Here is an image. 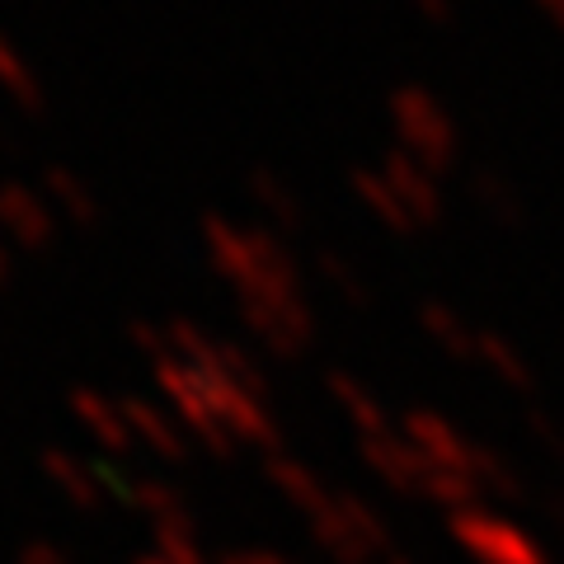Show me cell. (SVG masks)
<instances>
[{
    "instance_id": "cell-1",
    "label": "cell",
    "mask_w": 564,
    "mask_h": 564,
    "mask_svg": "<svg viewBox=\"0 0 564 564\" xmlns=\"http://www.w3.org/2000/svg\"><path fill=\"white\" fill-rule=\"evenodd\" d=\"M203 245L212 269L240 292V302L302 296V269L269 226H231L221 217H203Z\"/></svg>"
},
{
    "instance_id": "cell-2",
    "label": "cell",
    "mask_w": 564,
    "mask_h": 564,
    "mask_svg": "<svg viewBox=\"0 0 564 564\" xmlns=\"http://www.w3.org/2000/svg\"><path fill=\"white\" fill-rule=\"evenodd\" d=\"M391 122L400 137V151H410L419 165H429L433 174H447L456 165V122L443 109V99L429 95L423 85H400L391 90Z\"/></svg>"
},
{
    "instance_id": "cell-3",
    "label": "cell",
    "mask_w": 564,
    "mask_h": 564,
    "mask_svg": "<svg viewBox=\"0 0 564 564\" xmlns=\"http://www.w3.org/2000/svg\"><path fill=\"white\" fill-rule=\"evenodd\" d=\"M240 321L250 325L254 339L269 352H278V358L306 352L311 334H315V315L302 296H254V302H240Z\"/></svg>"
},
{
    "instance_id": "cell-4",
    "label": "cell",
    "mask_w": 564,
    "mask_h": 564,
    "mask_svg": "<svg viewBox=\"0 0 564 564\" xmlns=\"http://www.w3.org/2000/svg\"><path fill=\"white\" fill-rule=\"evenodd\" d=\"M0 236H10L20 250H47L57 240V221H52V207L39 198V188L0 184Z\"/></svg>"
},
{
    "instance_id": "cell-5",
    "label": "cell",
    "mask_w": 564,
    "mask_h": 564,
    "mask_svg": "<svg viewBox=\"0 0 564 564\" xmlns=\"http://www.w3.org/2000/svg\"><path fill=\"white\" fill-rule=\"evenodd\" d=\"M381 174L400 193V203L414 217V226H437L443 221V184H437V174L429 165H419L410 151L395 147V151H386Z\"/></svg>"
},
{
    "instance_id": "cell-6",
    "label": "cell",
    "mask_w": 564,
    "mask_h": 564,
    "mask_svg": "<svg viewBox=\"0 0 564 564\" xmlns=\"http://www.w3.org/2000/svg\"><path fill=\"white\" fill-rule=\"evenodd\" d=\"M362 452H367V462H372V470L381 475V480H391L395 489H423L429 485V462L414 452V443H400L395 433L362 437Z\"/></svg>"
},
{
    "instance_id": "cell-7",
    "label": "cell",
    "mask_w": 564,
    "mask_h": 564,
    "mask_svg": "<svg viewBox=\"0 0 564 564\" xmlns=\"http://www.w3.org/2000/svg\"><path fill=\"white\" fill-rule=\"evenodd\" d=\"M456 532H462V541L470 545V551L480 555H494V560H508V564H541L536 545L522 541L508 522H494V518H470L462 513L456 518Z\"/></svg>"
},
{
    "instance_id": "cell-8",
    "label": "cell",
    "mask_w": 564,
    "mask_h": 564,
    "mask_svg": "<svg viewBox=\"0 0 564 564\" xmlns=\"http://www.w3.org/2000/svg\"><path fill=\"white\" fill-rule=\"evenodd\" d=\"M250 198L259 203L263 212V221L273 226V231H288L296 236L306 226V212H302V198L288 188V180H278L273 170H254L250 174Z\"/></svg>"
},
{
    "instance_id": "cell-9",
    "label": "cell",
    "mask_w": 564,
    "mask_h": 564,
    "mask_svg": "<svg viewBox=\"0 0 564 564\" xmlns=\"http://www.w3.org/2000/svg\"><path fill=\"white\" fill-rule=\"evenodd\" d=\"M43 193H47V198L57 203L76 226H85V231H90V226H99V217H104L95 188L85 184L76 170H66V165H47V170H43Z\"/></svg>"
},
{
    "instance_id": "cell-10",
    "label": "cell",
    "mask_w": 564,
    "mask_h": 564,
    "mask_svg": "<svg viewBox=\"0 0 564 564\" xmlns=\"http://www.w3.org/2000/svg\"><path fill=\"white\" fill-rule=\"evenodd\" d=\"M70 410L80 414V423H85V429H90L113 456L132 452V423H128V414H122L118 404H109V400L95 395V391H76V395H70Z\"/></svg>"
},
{
    "instance_id": "cell-11",
    "label": "cell",
    "mask_w": 564,
    "mask_h": 564,
    "mask_svg": "<svg viewBox=\"0 0 564 564\" xmlns=\"http://www.w3.org/2000/svg\"><path fill=\"white\" fill-rule=\"evenodd\" d=\"M348 184H352V193H358V198H362V207H367V212H377V217H381L386 231H395V236L414 231V217H410V212H404L400 193L391 188V180H386L381 170H367V165H358V170L348 174Z\"/></svg>"
},
{
    "instance_id": "cell-12",
    "label": "cell",
    "mask_w": 564,
    "mask_h": 564,
    "mask_svg": "<svg viewBox=\"0 0 564 564\" xmlns=\"http://www.w3.org/2000/svg\"><path fill=\"white\" fill-rule=\"evenodd\" d=\"M0 90L20 104L24 113H43V104H47L39 76H33V66L24 62V52L14 47L6 33H0Z\"/></svg>"
},
{
    "instance_id": "cell-13",
    "label": "cell",
    "mask_w": 564,
    "mask_h": 564,
    "mask_svg": "<svg viewBox=\"0 0 564 564\" xmlns=\"http://www.w3.org/2000/svg\"><path fill=\"white\" fill-rule=\"evenodd\" d=\"M419 325H423V334H429L437 348H447L452 358H475V339H480V334H475L447 302H423Z\"/></svg>"
},
{
    "instance_id": "cell-14",
    "label": "cell",
    "mask_w": 564,
    "mask_h": 564,
    "mask_svg": "<svg viewBox=\"0 0 564 564\" xmlns=\"http://www.w3.org/2000/svg\"><path fill=\"white\" fill-rule=\"evenodd\" d=\"M470 193H475V203H480L485 212L499 226H522L527 217V207H522V193L503 180V174H494V170H475L470 174Z\"/></svg>"
},
{
    "instance_id": "cell-15",
    "label": "cell",
    "mask_w": 564,
    "mask_h": 564,
    "mask_svg": "<svg viewBox=\"0 0 564 564\" xmlns=\"http://www.w3.org/2000/svg\"><path fill=\"white\" fill-rule=\"evenodd\" d=\"M475 358H480L499 381L513 386V391H532V367H527V358L503 339V334L480 329V339H475Z\"/></svg>"
},
{
    "instance_id": "cell-16",
    "label": "cell",
    "mask_w": 564,
    "mask_h": 564,
    "mask_svg": "<svg viewBox=\"0 0 564 564\" xmlns=\"http://www.w3.org/2000/svg\"><path fill=\"white\" fill-rule=\"evenodd\" d=\"M122 414H128V423H132V433H141L147 443L161 452V456H170V462H180L184 456V437H180V429L155 410V404H147V400H122Z\"/></svg>"
},
{
    "instance_id": "cell-17",
    "label": "cell",
    "mask_w": 564,
    "mask_h": 564,
    "mask_svg": "<svg viewBox=\"0 0 564 564\" xmlns=\"http://www.w3.org/2000/svg\"><path fill=\"white\" fill-rule=\"evenodd\" d=\"M329 391H334V400H339L344 410L352 414V423L362 429V437H372V433H391V429H386V414H381L377 395H372V391H362V386L352 381V377L329 372Z\"/></svg>"
},
{
    "instance_id": "cell-18",
    "label": "cell",
    "mask_w": 564,
    "mask_h": 564,
    "mask_svg": "<svg viewBox=\"0 0 564 564\" xmlns=\"http://www.w3.org/2000/svg\"><path fill=\"white\" fill-rule=\"evenodd\" d=\"M269 475H273V485H282V494L288 499H296V503H306L311 513H321L325 508V494H321V480L306 470V466H296V462H288V456H273L269 462Z\"/></svg>"
},
{
    "instance_id": "cell-19",
    "label": "cell",
    "mask_w": 564,
    "mask_h": 564,
    "mask_svg": "<svg viewBox=\"0 0 564 564\" xmlns=\"http://www.w3.org/2000/svg\"><path fill=\"white\" fill-rule=\"evenodd\" d=\"M43 470H47L52 480H57L76 503H85V508L95 503V475L85 470L70 452H47V456H43Z\"/></svg>"
},
{
    "instance_id": "cell-20",
    "label": "cell",
    "mask_w": 564,
    "mask_h": 564,
    "mask_svg": "<svg viewBox=\"0 0 564 564\" xmlns=\"http://www.w3.org/2000/svg\"><path fill=\"white\" fill-rule=\"evenodd\" d=\"M315 263H321V273H325L329 288H339V292H344V302H348V306H367V282H362V273L352 269L344 254L321 250V254H315Z\"/></svg>"
},
{
    "instance_id": "cell-21",
    "label": "cell",
    "mask_w": 564,
    "mask_h": 564,
    "mask_svg": "<svg viewBox=\"0 0 564 564\" xmlns=\"http://www.w3.org/2000/svg\"><path fill=\"white\" fill-rule=\"evenodd\" d=\"M128 339H132V348H141V352H151L155 362H165L170 358V329H161V325H151V321H132L128 325Z\"/></svg>"
},
{
    "instance_id": "cell-22",
    "label": "cell",
    "mask_w": 564,
    "mask_h": 564,
    "mask_svg": "<svg viewBox=\"0 0 564 564\" xmlns=\"http://www.w3.org/2000/svg\"><path fill=\"white\" fill-rule=\"evenodd\" d=\"M410 6H414V14H423V20L437 29L452 24V0H410Z\"/></svg>"
},
{
    "instance_id": "cell-23",
    "label": "cell",
    "mask_w": 564,
    "mask_h": 564,
    "mask_svg": "<svg viewBox=\"0 0 564 564\" xmlns=\"http://www.w3.org/2000/svg\"><path fill=\"white\" fill-rule=\"evenodd\" d=\"M532 429L541 433V443H545V447H555V456H564V433H560V429H555V423H551V419H545L541 410L532 414Z\"/></svg>"
},
{
    "instance_id": "cell-24",
    "label": "cell",
    "mask_w": 564,
    "mask_h": 564,
    "mask_svg": "<svg viewBox=\"0 0 564 564\" xmlns=\"http://www.w3.org/2000/svg\"><path fill=\"white\" fill-rule=\"evenodd\" d=\"M536 10H541L545 20H551V24L564 33V0H536Z\"/></svg>"
},
{
    "instance_id": "cell-25",
    "label": "cell",
    "mask_w": 564,
    "mask_h": 564,
    "mask_svg": "<svg viewBox=\"0 0 564 564\" xmlns=\"http://www.w3.org/2000/svg\"><path fill=\"white\" fill-rule=\"evenodd\" d=\"M10 278H14V259H10V245L0 240V288H10Z\"/></svg>"
}]
</instances>
